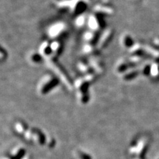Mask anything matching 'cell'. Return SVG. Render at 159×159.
<instances>
[{
    "mask_svg": "<svg viewBox=\"0 0 159 159\" xmlns=\"http://www.w3.org/2000/svg\"><path fill=\"white\" fill-rule=\"evenodd\" d=\"M15 128L18 134L23 137L24 139L29 142H33V143H37L39 144L38 141L35 137H37L41 141L42 145H43L45 141V136H44L41 132H40L37 129L29 128L25 124L22 122L17 123L15 125Z\"/></svg>",
    "mask_w": 159,
    "mask_h": 159,
    "instance_id": "1",
    "label": "cell"
},
{
    "mask_svg": "<svg viewBox=\"0 0 159 159\" xmlns=\"http://www.w3.org/2000/svg\"><path fill=\"white\" fill-rule=\"evenodd\" d=\"M57 83L58 81L56 80H53L50 82L49 84H47L46 86H45L41 88L42 94H45L48 92L50 91V90L55 86L57 84Z\"/></svg>",
    "mask_w": 159,
    "mask_h": 159,
    "instance_id": "2",
    "label": "cell"
},
{
    "mask_svg": "<svg viewBox=\"0 0 159 159\" xmlns=\"http://www.w3.org/2000/svg\"><path fill=\"white\" fill-rule=\"evenodd\" d=\"M138 74H139V72H132V73H131V74H129L128 76H127L126 78L127 79H132V78H135V77L137 76V75H138Z\"/></svg>",
    "mask_w": 159,
    "mask_h": 159,
    "instance_id": "3",
    "label": "cell"
},
{
    "mask_svg": "<svg viewBox=\"0 0 159 159\" xmlns=\"http://www.w3.org/2000/svg\"><path fill=\"white\" fill-rule=\"evenodd\" d=\"M144 74L145 75H148L149 74V73L150 72V66H147L145 68V70H144Z\"/></svg>",
    "mask_w": 159,
    "mask_h": 159,
    "instance_id": "4",
    "label": "cell"
},
{
    "mask_svg": "<svg viewBox=\"0 0 159 159\" xmlns=\"http://www.w3.org/2000/svg\"><path fill=\"white\" fill-rule=\"evenodd\" d=\"M125 43H126L127 45L130 46L133 44V41L130 38H129V37H128V38H127L126 41H125Z\"/></svg>",
    "mask_w": 159,
    "mask_h": 159,
    "instance_id": "5",
    "label": "cell"
},
{
    "mask_svg": "<svg viewBox=\"0 0 159 159\" xmlns=\"http://www.w3.org/2000/svg\"><path fill=\"white\" fill-rule=\"evenodd\" d=\"M158 70H159V67H158Z\"/></svg>",
    "mask_w": 159,
    "mask_h": 159,
    "instance_id": "6",
    "label": "cell"
}]
</instances>
